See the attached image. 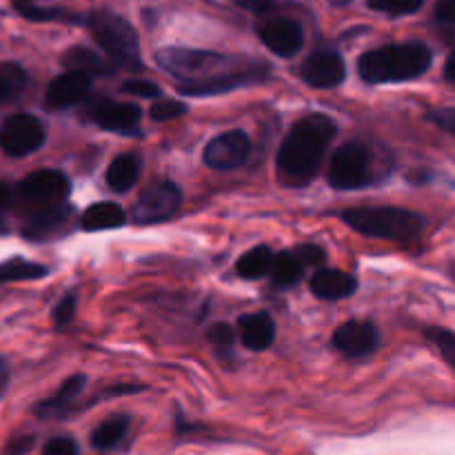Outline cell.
Listing matches in <instances>:
<instances>
[{"label": "cell", "mask_w": 455, "mask_h": 455, "mask_svg": "<svg viewBox=\"0 0 455 455\" xmlns=\"http://www.w3.org/2000/svg\"><path fill=\"white\" fill-rule=\"evenodd\" d=\"M336 136V123L324 114H309L298 120L289 133L275 158L278 178L284 187H305L318 173L324 154Z\"/></svg>", "instance_id": "6da1fadb"}, {"label": "cell", "mask_w": 455, "mask_h": 455, "mask_svg": "<svg viewBox=\"0 0 455 455\" xmlns=\"http://www.w3.org/2000/svg\"><path fill=\"white\" fill-rule=\"evenodd\" d=\"M434 53L425 43H398L364 52L358 60V74L369 84L407 83L420 78L431 67Z\"/></svg>", "instance_id": "7a4b0ae2"}, {"label": "cell", "mask_w": 455, "mask_h": 455, "mask_svg": "<svg viewBox=\"0 0 455 455\" xmlns=\"http://www.w3.org/2000/svg\"><path fill=\"white\" fill-rule=\"evenodd\" d=\"M156 62L160 69L180 80V84L212 83V80L227 78V76L243 74L251 69L256 62H244L240 58L225 56V53L209 52V49L189 47H164L156 52Z\"/></svg>", "instance_id": "3957f363"}, {"label": "cell", "mask_w": 455, "mask_h": 455, "mask_svg": "<svg viewBox=\"0 0 455 455\" xmlns=\"http://www.w3.org/2000/svg\"><path fill=\"white\" fill-rule=\"evenodd\" d=\"M340 220L369 238L409 243L425 231V218L416 212L398 207H355L345 209Z\"/></svg>", "instance_id": "277c9868"}, {"label": "cell", "mask_w": 455, "mask_h": 455, "mask_svg": "<svg viewBox=\"0 0 455 455\" xmlns=\"http://www.w3.org/2000/svg\"><path fill=\"white\" fill-rule=\"evenodd\" d=\"M84 27H89L93 40L100 44L102 52L118 69H142L140 44H138L136 29L129 25V20L109 12V9H98V12L87 13V25Z\"/></svg>", "instance_id": "5b68a950"}, {"label": "cell", "mask_w": 455, "mask_h": 455, "mask_svg": "<svg viewBox=\"0 0 455 455\" xmlns=\"http://www.w3.org/2000/svg\"><path fill=\"white\" fill-rule=\"evenodd\" d=\"M327 180L338 191H354L373 182V160L367 145L358 140L345 142L331 156Z\"/></svg>", "instance_id": "8992f818"}, {"label": "cell", "mask_w": 455, "mask_h": 455, "mask_svg": "<svg viewBox=\"0 0 455 455\" xmlns=\"http://www.w3.org/2000/svg\"><path fill=\"white\" fill-rule=\"evenodd\" d=\"M182 204V191L176 182L160 180L151 182L149 187L142 189L138 196L136 204L132 209L133 225H156V222H164L172 216H176L178 209Z\"/></svg>", "instance_id": "52a82bcc"}, {"label": "cell", "mask_w": 455, "mask_h": 455, "mask_svg": "<svg viewBox=\"0 0 455 455\" xmlns=\"http://www.w3.org/2000/svg\"><path fill=\"white\" fill-rule=\"evenodd\" d=\"M69 180L65 173L56 169H40V172L29 173L25 180L16 185V203H25L29 207L44 209L62 204L69 196Z\"/></svg>", "instance_id": "ba28073f"}, {"label": "cell", "mask_w": 455, "mask_h": 455, "mask_svg": "<svg viewBox=\"0 0 455 455\" xmlns=\"http://www.w3.org/2000/svg\"><path fill=\"white\" fill-rule=\"evenodd\" d=\"M43 123L31 114H13L0 124V147L12 158H25L44 145Z\"/></svg>", "instance_id": "9c48e42d"}, {"label": "cell", "mask_w": 455, "mask_h": 455, "mask_svg": "<svg viewBox=\"0 0 455 455\" xmlns=\"http://www.w3.org/2000/svg\"><path fill=\"white\" fill-rule=\"evenodd\" d=\"M249 151H251V138L243 129H231L212 138L203 151V160L207 167L216 172H229L247 163Z\"/></svg>", "instance_id": "30bf717a"}, {"label": "cell", "mask_w": 455, "mask_h": 455, "mask_svg": "<svg viewBox=\"0 0 455 455\" xmlns=\"http://www.w3.org/2000/svg\"><path fill=\"white\" fill-rule=\"evenodd\" d=\"M256 34L267 49L283 58H293L305 44L302 27L287 16L262 18L256 25Z\"/></svg>", "instance_id": "8fae6325"}, {"label": "cell", "mask_w": 455, "mask_h": 455, "mask_svg": "<svg viewBox=\"0 0 455 455\" xmlns=\"http://www.w3.org/2000/svg\"><path fill=\"white\" fill-rule=\"evenodd\" d=\"M298 74L314 89H336L345 83L347 67L340 53L333 49H315L302 60Z\"/></svg>", "instance_id": "7c38bea8"}, {"label": "cell", "mask_w": 455, "mask_h": 455, "mask_svg": "<svg viewBox=\"0 0 455 455\" xmlns=\"http://www.w3.org/2000/svg\"><path fill=\"white\" fill-rule=\"evenodd\" d=\"M71 222H74V207H69L67 203L56 204V207L36 209L22 225V235L27 240H34V243H47V240L65 235Z\"/></svg>", "instance_id": "4fadbf2b"}, {"label": "cell", "mask_w": 455, "mask_h": 455, "mask_svg": "<svg viewBox=\"0 0 455 455\" xmlns=\"http://www.w3.org/2000/svg\"><path fill=\"white\" fill-rule=\"evenodd\" d=\"M87 118L105 132L138 133L142 111L140 107L129 105V102H116L105 98V100H98L89 107Z\"/></svg>", "instance_id": "5bb4252c"}, {"label": "cell", "mask_w": 455, "mask_h": 455, "mask_svg": "<svg viewBox=\"0 0 455 455\" xmlns=\"http://www.w3.org/2000/svg\"><path fill=\"white\" fill-rule=\"evenodd\" d=\"M331 345L349 358H363L378 349L380 333L371 320H347L333 331Z\"/></svg>", "instance_id": "9a60e30c"}, {"label": "cell", "mask_w": 455, "mask_h": 455, "mask_svg": "<svg viewBox=\"0 0 455 455\" xmlns=\"http://www.w3.org/2000/svg\"><path fill=\"white\" fill-rule=\"evenodd\" d=\"M92 76L78 71H65L49 83L44 93V107L53 111L69 109L92 93Z\"/></svg>", "instance_id": "2e32d148"}, {"label": "cell", "mask_w": 455, "mask_h": 455, "mask_svg": "<svg viewBox=\"0 0 455 455\" xmlns=\"http://www.w3.org/2000/svg\"><path fill=\"white\" fill-rule=\"evenodd\" d=\"M309 287L315 298L333 302L354 296L355 289H358V280L340 269H318L311 275Z\"/></svg>", "instance_id": "e0dca14e"}, {"label": "cell", "mask_w": 455, "mask_h": 455, "mask_svg": "<svg viewBox=\"0 0 455 455\" xmlns=\"http://www.w3.org/2000/svg\"><path fill=\"white\" fill-rule=\"evenodd\" d=\"M238 329L240 340L249 351H265L275 340V323L267 311L240 315Z\"/></svg>", "instance_id": "ac0fdd59"}, {"label": "cell", "mask_w": 455, "mask_h": 455, "mask_svg": "<svg viewBox=\"0 0 455 455\" xmlns=\"http://www.w3.org/2000/svg\"><path fill=\"white\" fill-rule=\"evenodd\" d=\"M84 385H87V376H83V373H76V376L67 378L52 398L36 404L34 413L38 418H43V420H49V418H65L69 413L74 400L83 394Z\"/></svg>", "instance_id": "d6986e66"}, {"label": "cell", "mask_w": 455, "mask_h": 455, "mask_svg": "<svg viewBox=\"0 0 455 455\" xmlns=\"http://www.w3.org/2000/svg\"><path fill=\"white\" fill-rule=\"evenodd\" d=\"M62 67L67 71H78V74H87L92 78L93 76H109L118 69L109 58H102L100 53L92 52L87 47L67 49L65 56H62Z\"/></svg>", "instance_id": "ffe728a7"}, {"label": "cell", "mask_w": 455, "mask_h": 455, "mask_svg": "<svg viewBox=\"0 0 455 455\" xmlns=\"http://www.w3.org/2000/svg\"><path fill=\"white\" fill-rule=\"evenodd\" d=\"M142 163L136 154H120L107 167V185L116 194H124V191L133 189L140 178Z\"/></svg>", "instance_id": "44dd1931"}, {"label": "cell", "mask_w": 455, "mask_h": 455, "mask_svg": "<svg viewBox=\"0 0 455 455\" xmlns=\"http://www.w3.org/2000/svg\"><path fill=\"white\" fill-rule=\"evenodd\" d=\"M127 222V213L116 203H96L87 207L80 216V227L84 231H105L118 229Z\"/></svg>", "instance_id": "7402d4cb"}, {"label": "cell", "mask_w": 455, "mask_h": 455, "mask_svg": "<svg viewBox=\"0 0 455 455\" xmlns=\"http://www.w3.org/2000/svg\"><path fill=\"white\" fill-rule=\"evenodd\" d=\"M13 9L20 13L22 18L34 22H71V25H87V13H71L62 7H43V4L34 3V0H13Z\"/></svg>", "instance_id": "603a6c76"}, {"label": "cell", "mask_w": 455, "mask_h": 455, "mask_svg": "<svg viewBox=\"0 0 455 455\" xmlns=\"http://www.w3.org/2000/svg\"><path fill=\"white\" fill-rule=\"evenodd\" d=\"M274 260L275 253L271 251L267 244H258L251 251L243 253V256L238 258V262H235V274L244 280H260L271 274Z\"/></svg>", "instance_id": "cb8c5ba5"}, {"label": "cell", "mask_w": 455, "mask_h": 455, "mask_svg": "<svg viewBox=\"0 0 455 455\" xmlns=\"http://www.w3.org/2000/svg\"><path fill=\"white\" fill-rule=\"evenodd\" d=\"M129 431V418L127 416H114L107 418L102 425H98L92 434V447L98 451H109L116 449Z\"/></svg>", "instance_id": "d4e9b609"}, {"label": "cell", "mask_w": 455, "mask_h": 455, "mask_svg": "<svg viewBox=\"0 0 455 455\" xmlns=\"http://www.w3.org/2000/svg\"><path fill=\"white\" fill-rule=\"evenodd\" d=\"M302 271H305V265L300 262V258L293 251H283L275 253L274 269H271V283L278 289H289L296 283H300Z\"/></svg>", "instance_id": "484cf974"}, {"label": "cell", "mask_w": 455, "mask_h": 455, "mask_svg": "<svg viewBox=\"0 0 455 455\" xmlns=\"http://www.w3.org/2000/svg\"><path fill=\"white\" fill-rule=\"evenodd\" d=\"M27 83V71L18 62H0V105L16 100L25 92Z\"/></svg>", "instance_id": "4316f807"}, {"label": "cell", "mask_w": 455, "mask_h": 455, "mask_svg": "<svg viewBox=\"0 0 455 455\" xmlns=\"http://www.w3.org/2000/svg\"><path fill=\"white\" fill-rule=\"evenodd\" d=\"M49 275V269L40 262L25 260V258H12L0 262V284L18 283V280H38Z\"/></svg>", "instance_id": "83f0119b"}, {"label": "cell", "mask_w": 455, "mask_h": 455, "mask_svg": "<svg viewBox=\"0 0 455 455\" xmlns=\"http://www.w3.org/2000/svg\"><path fill=\"white\" fill-rule=\"evenodd\" d=\"M367 4L369 9H373V12H380L391 18H398V16H409V13L420 12L425 0H367Z\"/></svg>", "instance_id": "f1b7e54d"}, {"label": "cell", "mask_w": 455, "mask_h": 455, "mask_svg": "<svg viewBox=\"0 0 455 455\" xmlns=\"http://www.w3.org/2000/svg\"><path fill=\"white\" fill-rule=\"evenodd\" d=\"M187 111H189V107H187L185 102L176 100V98H158V100L151 105L149 116L154 123H167V120L180 118Z\"/></svg>", "instance_id": "f546056e"}, {"label": "cell", "mask_w": 455, "mask_h": 455, "mask_svg": "<svg viewBox=\"0 0 455 455\" xmlns=\"http://www.w3.org/2000/svg\"><path fill=\"white\" fill-rule=\"evenodd\" d=\"M425 336L438 347L440 355L455 369V333L444 327H427Z\"/></svg>", "instance_id": "4dcf8cb0"}, {"label": "cell", "mask_w": 455, "mask_h": 455, "mask_svg": "<svg viewBox=\"0 0 455 455\" xmlns=\"http://www.w3.org/2000/svg\"><path fill=\"white\" fill-rule=\"evenodd\" d=\"M76 307H78V296H76L74 291L67 293V296H62V300L58 302L52 311L53 324H56V327H67V324L74 320Z\"/></svg>", "instance_id": "1f68e13d"}, {"label": "cell", "mask_w": 455, "mask_h": 455, "mask_svg": "<svg viewBox=\"0 0 455 455\" xmlns=\"http://www.w3.org/2000/svg\"><path fill=\"white\" fill-rule=\"evenodd\" d=\"M123 89L124 93H129V96H136V98H160L163 96V92H160V87L156 83H151V80H140V78H133V80H127V83H123Z\"/></svg>", "instance_id": "d6a6232c"}, {"label": "cell", "mask_w": 455, "mask_h": 455, "mask_svg": "<svg viewBox=\"0 0 455 455\" xmlns=\"http://www.w3.org/2000/svg\"><path fill=\"white\" fill-rule=\"evenodd\" d=\"M427 118L440 127L443 132H447L449 136L455 138V107H440V109H431L427 114Z\"/></svg>", "instance_id": "836d02e7"}, {"label": "cell", "mask_w": 455, "mask_h": 455, "mask_svg": "<svg viewBox=\"0 0 455 455\" xmlns=\"http://www.w3.org/2000/svg\"><path fill=\"white\" fill-rule=\"evenodd\" d=\"M78 453H80L78 444H76V440L69 438V435H58V438H52L43 449V455H78Z\"/></svg>", "instance_id": "e575fe53"}, {"label": "cell", "mask_w": 455, "mask_h": 455, "mask_svg": "<svg viewBox=\"0 0 455 455\" xmlns=\"http://www.w3.org/2000/svg\"><path fill=\"white\" fill-rule=\"evenodd\" d=\"M293 253L300 258V262L305 267H320L327 260V253H324V249L318 247V244H300Z\"/></svg>", "instance_id": "d590c367"}, {"label": "cell", "mask_w": 455, "mask_h": 455, "mask_svg": "<svg viewBox=\"0 0 455 455\" xmlns=\"http://www.w3.org/2000/svg\"><path fill=\"white\" fill-rule=\"evenodd\" d=\"M207 336H209V340L218 347V349H227V347L234 345V340H235L234 329L225 323L213 324V327L207 331Z\"/></svg>", "instance_id": "8d00e7d4"}, {"label": "cell", "mask_w": 455, "mask_h": 455, "mask_svg": "<svg viewBox=\"0 0 455 455\" xmlns=\"http://www.w3.org/2000/svg\"><path fill=\"white\" fill-rule=\"evenodd\" d=\"M234 3L238 4L240 9H244V12L256 13V16L260 18H269V13L278 7L275 0H234Z\"/></svg>", "instance_id": "74e56055"}, {"label": "cell", "mask_w": 455, "mask_h": 455, "mask_svg": "<svg viewBox=\"0 0 455 455\" xmlns=\"http://www.w3.org/2000/svg\"><path fill=\"white\" fill-rule=\"evenodd\" d=\"M435 20L444 25H455V0H440L435 4Z\"/></svg>", "instance_id": "f35d334b"}, {"label": "cell", "mask_w": 455, "mask_h": 455, "mask_svg": "<svg viewBox=\"0 0 455 455\" xmlns=\"http://www.w3.org/2000/svg\"><path fill=\"white\" fill-rule=\"evenodd\" d=\"M34 444H36L34 435H22V438H16L9 443L7 455H25L34 449Z\"/></svg>", "instance_id": "ab89813d"}, {"label": "cell", "mask_w": 455, "mask_h": 455, "mask_svg": "<svg viewBox=\"0 0 455 455\" xmlns=\"http://www.w3.org/2000/svg\"><path fill=\"white\" fill-rule=\"evenodd\" d=\"M444 80L455 84V49L447 56V62H444Z\"/></svg>", "instance_id": "60d3db41"}, {"label": "cell", "mask_w": 455, "mask_h": 455, "mask_svg": "<svg viewBox=\"0 0 455 455\" xmlns=\"http://www.w3.org/2000/svg\"><path fill=\"white\" fill-rule=\"evenodd\" d=\"M7 385H9V364L7 360L0 358V398H3L4 391H7Z\"/></svg>", "instance_id": "b9f144b4"}, {"label": "cell", "mask_w": 455, "mask_h": 455, "mask_svg": "<svg viewBox=\"0 0 455 455\" xmlns=\"http://www.w3.org/2000/svg\"><path fill=\"white\" fill-rule=\"evenodd\" d=\"M354 0H329V4H333V7H347V4H351Z\"/></svg>", "instance_id": "7bdbcfd3"}, {"label": "cell", "mask_w": 455, "mask_h": 455, "mask_svg": "<svg viewBox=\"0 0 455 455\" xmlns=\"http://www.w3.org/2000/svg\"><path fill=\"white\" fill-rule=\"evenodd\" d=\"M0 212H3V209H0ZM0 229H3V218H0Z\"/></svg>", "instance_id": "ee69618b"}]
</instances>
